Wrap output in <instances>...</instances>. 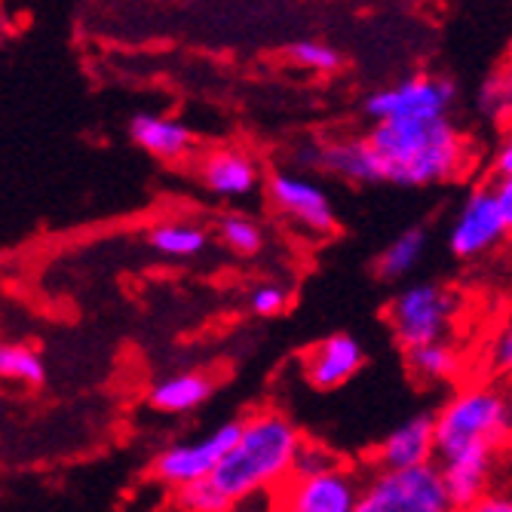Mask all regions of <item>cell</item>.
<instances>
[{
    "mask_svg": "<svg viewBox=\"0 0 512 512\" xmlns=\"http://www.w3.org/2000/svg\"><path fill=\"white\" fill-rule=\"evenodd\" d=\"M304 445V433L279 408L249 411L240 421V436L227 451L212 482L234 500L270 497L295 476V460Z\"/></svg>",
    "mask_w": 512,
    "mask_h": 512,
    "instance_id": "3957f363",
    "label": "cell"
},
{
    "mask_svg": "<svg viewBox=\"0 0 512 512\" xmlns=\"http://www.w3.org/2000/svg\"><path fill=\"white\" fill-rule=\"evenodd\" d=\"M362 473L338 467L316 476H292L270 494L273 512H359Z\"/></svg>",
    "mask_w": 512,
    "mask_h": 512,
    "instance_id": "30bf717a",
    "label": "cell"
},
{
    "mask_svg": "<svg viewBox=\"0 0 512 512\" xmlns=\"http://www.w3.org/2000/svg\"><path fill=\"white\" fill-rule=\"evenodd\" d=\"M436 421V467L454 509L494 491L500 457L512 442V384L473 378L433 414Z\"/></svg>",
    "mask_w": 512,
    "mask_h": 512,
    "instance_id": "6da1fadb",
    "label": "cell"
},
{
    "mask_svg": "<svg viewBox=\"0 0 512 512\" xmlns=\"http://www.w3.org/2000/svg\"><path fill=\"white\" fill-rule=\"evenodd\" d=\"M381 181L396 188H436L470 169V142L454 120H387L368 129Z\"/></svg>",
    "mask_w": 512,
    "mask_h": 512,
    "instance_id": "7a4b0ae2",
    "label": "cell"
},
{
    "mask_svg": "<svg viewBox=\"0 0 512 512\" xmlns=\"http://www.w3.org/2000/svg\"><path fill=\"white\" fill-rule=\"evenodd\" d=\"M479 378L512 384V310L494 325L479 353Z\"/></svg>",
    "mask_w": 512,
    "mask_h": 512,
    "instance_id": "44dd1931",
    "label": "cell"
},
{
    "mask_svg": "<svg viewBox=\"0 0 512 512\" xmlns=\"http://www.w3.org/2000/svg\"><path fill=\"white\" fill-rule=\"evenodd\" d=\"M246 307L258 319H276V316H283L292 307V289L283 286V283H273V279H267V283H258L249 292Z\"/></svg>",
    "mask_w": 512,
    "mask_h": 512,
    "instance_id": "484cf974",
    "label": "cell"
},
{
    "mask_svg": "<svg viewBox=\"0 0 512 512\" xmlns=\"http://www.w3.org/2000/svg\"><path fill=\"white\" fill-rule=\"evenodd\" d=\"M145 246L166 261H191L212 246V234L191 218H163L145 230Z\"/></svg>",
    "mask_w": 512,
    "mask_h": 512,
    "instance_id": "ac0fdd59",
    "label": "cell"
},
{
    "mask_svg": "<svg viewBox=\"0 0 512 512\" xmlns=\"http://www.w3.org/2000/svg\"><path fill=\"white\" fill-rule=\"evenodd\" d=\"M197 181L227 203H243L255 197L264 184V169L258 157L243 145H218L197 160Z\"/></svg>",
    "mask_w": 512,
    "mask_h": 512,
    "instance_id": "7c38bea8",
    "label": "cell"
},
{
    "mask_svg": "<svg viewBox=\"0 0 512 512\" xmlns=\"http://www.w3.org/2000/svg\"><path fill=\"white\" fill-rule=\"evenodd\" d=\"M230 512H273V500L270 497H252V500H240L234 503Z\"/></svg>",
    "mask_w": 512,
    "mask_h": 512,
    "instance_id": "4dcf8cb0",
    "label": "cell"
},
{
    "mask_svg": "<svg viewBox=\"0 0 512 512\" xmlns=\"http://www.w3.org/2000/svg\"><path fill=\"white\" fill-rule=\"evenodd\" d=\"M237 436H240V421H227L191 442L166 445L151 460V479L160 482L166 491H178L184 485L212 479L215 470L221 467V460L227 457V451L234 448Z\"/></svg>",
    "mask_w": 512,
    "mask_h": 512,
    "instance_id": "9c48e42d",
    "label": "cell"
},
{
    "mask_svg": "<svg viewBox=\"0 0 512 512\" xmlns=\"http://www.w3.org/2000/svg\"><path fill=\"white\" fill-rule=\"evenodd\" d=\"M494 194H497V203H500V212H503L506 230H509V237H512V175H506V178H494Z\"/></svg>",
    "mask_w": 512,
    "mask_h": 512,
    "instance_id": "f546056e",
    "label": "cell"
},
{
    "mask_svg": "<svg viewBox=\"0 0 512 512\" xmlns=\"http://www.w3.org/2000/svg\"><path fill=\"white\" fill-rule=\"evenodd\" d=\"M430 249V234L424 224H411L378 252L371 273H375L381 283H402L417 267H421L424 255Z\"/></svg>",
    "mask_w": 512,
    "mask_h": 512,
    "instance_id": "d6986e66",
    "label": "cell"
},
{
    "mask_svg": "<svg viewBox=\"0 0 512 512\" xmlns=\"http://www.w3.org/2000/svg\"><path fill=\"white\" fill-rule=\"evenodd\" d=\"M338 467H344V460L329 445L304 439V445L298 451V460H295V476H316V473H329V470H338Z\"/></svg>",
    "mask_w": 512,
    "mask_h": 512,
    "instance_id": "4316f807",
    "label": "cell"
},
{
    "mask_svg": "<svg viewBox=\"0 0 512 512\" xmlns=\"http://www.w3.org/2000/svg\"><path fill=\"white\" fill-rule=\"evenodd\" d=\"M129 138L135 148H142L145 154H151L163 163L188 160L197 148L194 132L181 120H175L169 114H151V111H142L129 120Z\"/></svg>",
    "mask_w": 512,
    "mask_h": 512,
    "instance_id": "9a60e30c",
    "label": "cell"
},
{
    "mask_svg": "<svg viewBox=\"0 0 512 512\" xmlns=\"http://www.w3.org/2000/svg\"><path fill=\"white\" fill-rule=\"evenodd\" d=\"M491 175L494 178H506L512 175V126L500 135V142L491 154Z\"/></svg>",
    "mask_w": 512,
    "mask_h": 512,
    "instance_id": "f1b7e54d",
    "label": "cell"
},
{
    "mask_svg": "<svg viewBox=\"0 0 512 512\" xmlns=\"http://www.w3.org/2000/svg\"><path fill=\"white\" fill-rule=\"evenodd\" d=\"M509 237L497 194H494V181L473 184L467 197L460 200L451 224H448V252L457 261H482L491 252L500 249V243Z\"/></svg>",
    "mask_w": 512,
    "mask_h": 512,
    "instance_id": "ba28073f",
    "label": "cell"
},
{
    "mask_svg": "<svg viewBox=\"0 0 512 512\" xmlns=\"http://www.w3.org/2000/svg\"><path fill=\"white\" fill-rule=\"evenodd\" d=\"M463 307H467V298L460 289L439 279H417L390 298L384 319L393 341L405 353L436 341H454Z\"/></svg>",
    "mask_w": 512,
    "mask_h": 512,
    "instance_id": "277c9868",
    "label": "cell"
},
{
    "mask_svg": "<svg viewBox=\"0 0 512 512\" xmlns=\"http://www.w3.org/2000/svg\"><path fill=\"white\" fill-rule=\"evenodd\" d=\"M405 371L411 381L421 387H442V384H460V378L467 375V356L457 347V341H436L405 350Z\"/></svg>",
    "mask_w": 512,
    "mask_h": 512,
    "instance_id": "e0dca14e",
    "label": "cell"
},
{
    "mask_svg": "<svg viewBox=\"0 0 512 512\" xmlns=\"http://www.w3.org/2000/svg\"><path fill=\"white\" fill-rule=\"evenodd\" d=\"M172 509L175 512H230L234 509V500H230L212 479H203V482L172 491Z\"/></svg>",
    "mask_w": 512,
    "mask_h": 512,
    "instance_id": "d4e9b609",
    "label": "cell"
},
{
    "mask_svg": "<svg viewBox=\"0 0 512 512\" xmlns=\"http://www.w3.org/2000/svg\"><path fill=\"white\" fill-rule=\"evenodd\" d=\"M0 381H19L25 387L46 384L43 356L28 344H0Z\"/></svg>",
    "mask_w": 512,
    "mask_h": 512,
    "instance_id": "7402d4cb",
    "label": "cell"
},
{
    "mask_svg": "<svg viewBox=\"0 0 512 512\" xmlns=\"http://www.w3.org/2000/svg\"><path fill=\"white\" fill-rule=\"evenodd\" d=\"M295 169H313L316 175H329L347 184H381V169L375 151L359 138H325V142L301 145L292 154Z\"/></svg>",
    "mask_w": 512,
    "mask_h": 512,
    "instance_id": "8fae6325",
    "label": "cell"
},
{
    "mask_svg": "<svg viewBox=\"0 0 512 512\" xmlns=\"http://www.w3.org/2000/svg\"><path fill=\"white\" fill-rule=\"evenodd\" d=\"M359 512H454V503L436 463L411 470L371 467L362 476Z\"/></svg>",
    "mask_w": 512,
    "mask_h": 512,
    "instance_id": "5b68a950",
    "label": "cell"
},
{
    "mask_svg": "<svg viewBox=\"0 0 512 512\" xmlns=\"http://www.w3.org/2000/svg\"><path fill=\"white\" fill-rule=\"evenodd\" d=\"M436 463V421L433 414H414L393 427L371 454V467L381 470H411Z\"/></svg>",
    "mask_w": 512,
    "mask_h": 512,
    "instance_id": "5bb4252c",
    "label": "cell"
},
{
    "mask_svg": "<svg viewBox=\"0 0 512 512\" xmlns=\"http://www.w3.org/2000/svg\"><path fill=\"white\" fill-rule=\"evenodd\" d=\"M365 365V347L347 332H332L310 344L301 356V375L316 393L341 390Z\"/></svg>",
    "mask_w": 512,
    "mask_h": 512,
    "instance_id": "4fadbf2b",
    "label": "cell"
},
{
    "mask_svg": "<svg viewBox=\"0 0 512 512\" xmlns=\"http://www.w3.org/2000/svg\"><path fill=\"white\" fill-rule=\"evenodd\" d=\"M457 105V83L451 77L414 74L387 83L365 96V117L375 123L387 120H442Z\"/></svg>",
    "mask_w": 512,
    "mask_h": 512,
    "instance_id": "52a82bcc",
    "label": "cell"
},
{
    "mask_svg": "<svg viewBox=\"0 0 512 512\" xmlns=\"http://www.w3.org/2000/svg\"><path fill=\"white\" fill-rule=\"evenodd\" d=\"M454 512H512V494L509 491H488L479 500L467 503V506H457Z\"/></svg>",
    "mask_w": 512,
    "mask_h": 512,
    "instance_id": "83f0119b",
    "label": "cell"
},
{
    "mask_svg": "<svg viewBox=\"0 0 512 512\" xmlns=\"http://www.w3.org/2000/svg\"><path fill=\"white\" fill-rule=\"evenodd\" d=\"M473 102H476V111L485 120H506V117H512V59L500 71H494L488 80L479 83Z\"/></svg>",
    "mask_w": 512,
    "mask_h": 512,
    "instance_id": "cb8c5ba5",
    "label": "cell"
},
{
    "mask_svg": "<svg viewBox=\"0 0 512 512\" xmlns=\"http://www.w3.org/2000/svg\"><path fill=\"white\" fill-rule=\"evenodd\" d=\"M270 209L310 240L338 234V212L322 181L304 169H276L264 181Z\"/></svg>",
    "mask_w": 512,
    "mask_h": 512,
    "instance_id": "8992f818",
    "label": "cell"
},
{
    "mask_svg": "<svg viewBox=\"0 0 512 512\" xmlns=\"http://www.w3.org/2000/svg\"><path fill=\"white\" fill-rule=\"evenodd\" d=\"M215 237H218L221 249H227L230 255H237V258L261 255L264 243H267L261 221H255L246 212H227V215H221L218 227H215Z\"/></svg>",
    "mask_w": 512,
    "mask_h": 512,
    "instance_id": "ffe728a7",
    "label": "cell"
},
{
    "mask_svg": "<svg viewBox=\"0 0 512 512\" xmlns=\"http://www.w3.org/2000/svg\"><path fill=\"white\" fill-rule=\"evenodd\" d=\"M215 393V378L206 368L175 371V375L160 378L148 390V405L160 414H188L203 408Z\"/></svg>",
    "mask_w": 512,
    "mask_h": 512,
    "instance_id": "2e32d148",
    "label": "cell"
},
{
    "mask_svg": "<svg viewBox=\"0 0 512 512\" xmlns=\"http://www.w3.org/2000/svg\"><path fill=\"white\" fill-rule=\"evenodd\" d=\"M286 56L295 68L310 71V74H335L344 65V53L329 40L319 37H301L286 46Z\"/></svg>",
    "mask_w": 512,
    "mask_h": 512,
    "instance_id": "603a6c76",
    "label": "cell"
}]
</instances>
